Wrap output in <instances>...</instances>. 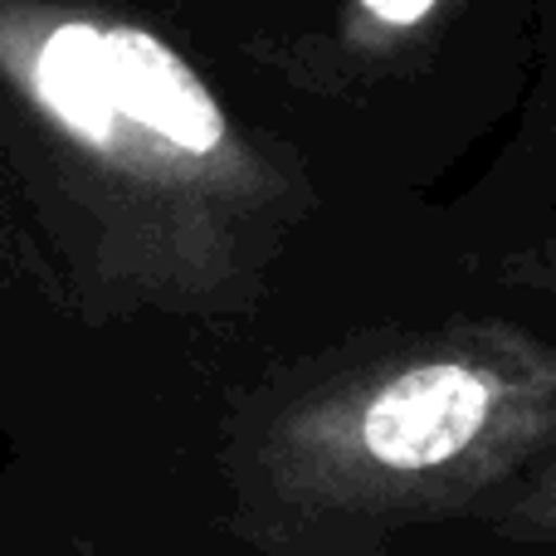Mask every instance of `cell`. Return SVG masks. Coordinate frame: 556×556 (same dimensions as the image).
Wrapping results in <instances>:
<instances>
[{"label":"cell","instance_id":"6da1fadb","mask_svg":"<svg viewBox=\"0 0 556 556\" xmlns=\"http://www.w3.org/2000/svg\"><path fill=\"white\" fill-rule=\"evenodd\" d=\"M556 454V342L503 317L356 337L269 430L288 508L346 528L483 513Z\"/></svg>","mask_w":556,"mask_h":556},{"label":"cell","instance_id":"7a4b0ae2","mask_svg":"<svg viewBox=\"0 0 556 556\" xmlns=\"http://www.w3.org/2000/svg\"><path fill=\"white\" fill-rule=\"evenodd\" d=\"M108 45V74H113L117 113L147 132L166 137L172 147L191 156H240L235 127L215 93L201 84L195 68L172 45L132 25L103 29Z\"/></svg>","mask_w":556,"mask_h":556},{"label":"cell","instance_id":"3957f363","mask_svg":"<svg viewBox=\"0 0 556 556\" xmlns=\"http://www.w3.org/2000/svg\"><path fill=\"white\" fill-rule=\"evenodd\" d=\"M35 88L45 108L68 127L74 137L93 147H113L123 132V113L113 98V74H108V45L103 29L93 25H59L45 39L35 64Z\"/></svg>","mask_w":556,"mask_h":556},{"label":"cell","instance_id":"277c9868","mask_svg":"<svg viewBox=\"0 0 556 556\" xmlns=\"http://www.w3.org/2000/svg\"><path fill=\"white\" fill-rule=\"evenodd\" d=\"M454 0H346L342 5V39L346 54L366 64L405 59L434 35Z\"/></svg>","mask_w":556,"mask_h":556},{"label":"cell","instance_id":"5b68a950","mask_svg":"<svg viewBox=\"0 0 556 556\" xmlns=\"http://www.w3.org/2000/svg\"><path fill=\"white\" fill-rule=\"evenodd\" d=\"M479 518L489 522L498 538L552 542L556 547V454L547 464H538L532 473H522L513 489H503Z\"/></svg>","mask_w":556,"mask_h":556},{"label":"cell","instance_id":"8992f818","mask_svg":"<svg viewBox=\"0 0 556 556\" xmlns=\"http://www.w3.org/2000/svg\"><path fill=\"white\" fill-rule=\"evenodd\" d=\"M493 283L513 288V293L556 298V235H542L538 244L508 250L498 264H493Z\"/></svg>","mask_w":556,"mask_h":556}]
</instances>
